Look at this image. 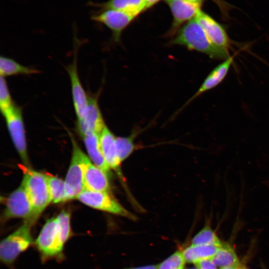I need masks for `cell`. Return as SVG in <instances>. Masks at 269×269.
I'll return each instance as SVG.
<instances>
[{
    "label": "cell",
    "instance_id": "9a60e30c",
    "mask_svg": "<svg viewBox=\"0 0 269 269\" xmlns=\"http://www.w3.org/2000/svg\"><path fill=\"white\" fill-rule=\"evenodd\" d=\"M116 137L106 126L100 134V142L105 160L111 169L117 172L121 179L123 178L121 169V163L116 143Z\"/></svg>",
    "mask_w": 269,
    "mask_h": 269
},
{
    "label": "cell",
    "instance_id": "603a6c76",
    "mask_svg": "<svg viewBox=\"0 0 269 269\" xmlns=\"http://www.w3.org/2000/svg\"><path fill=\"white\" fill-rule=\"evenodd\" d=\"M135 133L127 137H117L116 143L119 158L121 162L127 158L135 148L134 142Z\"/></svg>",
    "mask_w": 269,
    "mask_h": 269
},
{
    "label": "cell",
    "instance_id": "44dd1931",
    "mask_svg": "<svg viewBox=\"0 0 269 269\" xmlns=\"http://www.w3.org/2000/svg\"><path fill=\"white\" fill-rule=\"evenodd\" d=\"M51 203H58L68 200L65 181L52 175H47Z\"/></svg>",
    "mask_w": 269,
    "mask_h": 269
},
{
    "label": "cell",
    "instance_id": "f546056e",
    "mask_svg": "<svg viewBox=\"0 0 269 269\" xmlns=\"http://www.w3.org/2000/svg\"><path fill=\"white\" fill-rule=\"evenodd\" d=\"M159 265H151L148 266H144L142 267L131 268L128 269H158Z\"/></svg>",
    "mask_w": 269,
    "mask_h": 269
},
{
    "label": "cell",
    "instance_id": "ba28073f",
    "mask_svg": "<svg viewBox=\"0 0 269 269\" xmlns=\"http://www.w3.org/2000/svg\"><path fill=\"white\" fill-rule=\"evenodd\" d=\"M6 126L13 143L22 161L29 167L22 109L16 104L3 115Z\"/></svg>",
    "mask_w": 269,
    "mask_h": 269
},
{
    "label": "cell",
    "instance_id": "277c9868",
    "mask_svg": "<svg viewBox=\"0 0 269 269\" xmlns=\"http://www.w3.org/2000/svg\"><path fill=\"white\" fill-rule=\"evenodd\" d=\"M32 226V224L24 221L1 241L0 259L3 264L7 266L12 265L21 253L34 244L31 234Z\"/></svg>",
    "mask_w": 269,
    "mask_h": 269
},
{
    "label": "cell",
    "instance_id": "ac0fdd59",
    "mask_svg": "<svg viewBox=\"0 0 269 269\" xmlns=\"http://www.w3.org/2000/svg\"><path fill=\"white\" fill-rule=\"evenodd\" d=\"M88 5L99 8L100 10L113 9L129 12L136 15L146 9L145 0H109L102 3L89 1Z\"/></svg>",
    "mask_w": 269,
    "mask_h": 269
},
{
    "label": "cell",
    "instance_id": "4316f807",
    "mask_svg": "<svg viewBox=\"0 0 269 269\" xmlns=\"http://www.w3.org/2000/svg\"><path fill=\"white\" fill-rule=\"evenodd\" d=\"M182 252L185 262L189 263L194 264L197 262L195 256L194 247L193 245H191Z\"/></svg>",
    "mask_w": 269,
    "mask_h": 269
},
{
    "label": "cell",
    "instance_id": "e0dca14e",
    "mask_svg": "<svg viewBox=\"0 0 269 269\" xmlns=\"http://www.w3.org/2000/svg\"><path fill=\"white\" fill-rule=\"evenodd\" d=\"M81 137L92 162L105 172L108 177H111V168L107 164L101 149L100 134L89 132L82 135Z\"/></svg>",
    "mask_w": 269,
    "mask_h": 269
},
{
    "label": "cell",
    "instance_id": "836d02e7",
    "mask_svg": "<svg viewBox=\"0 0 269 269\" xmlns=\"http://www.w3.org/2000/svg\"><path fill=\"white\" fill-rule=\"evenodd\" d=\"M241 269H247L246 267H243V266H242L241 267Z\"/></svg>",
    "mask_w": 269,
    "mask_h": 269
},
{
    "label": "cell",
    "instance_id": "d4e9b609",
    "mask_svg": "<svg viewBox=\"0 0 269 269\" xmlns=\"http://www.w3.org/2000/svg\"><path fill=\"white\" fill-rule=\"evenodd\" d=\"M185 262L183 252L178 251L160 264L158 269H183Z\"/></svg>",
    "mask_w": 269,
    "mask_h": 269
},
{
    "label": "cell",
    "instance_id": "83f0119b",
    "mask_svg": "<svg viewBox=\"0 0 269 269\" xmlns=\"http://www.w3.org/2000/svg\"><path fill=\"white\" fill-rule=\"evenodd\" d=\"M219 7V9L224 17L229 15V11L231 9V5L224 0H211Z\"/></svg>",
    "mask_w": 269,
    "mask_h": 269
},
{
    "label": "cell",
    "instance_id": "f1b7e54d",
    "mask_svg": "<svg viewBox=\"0 0 269 269\" xmlns=\"http://www.w3.org/2000/svg\"><path fill=\"white\" fill-rule=\"evenodd\" d=\"M195 265L198 269H217L211 259L200 260Z\"/></svg>",
    "mask_w": 269,
    "mask_h": 269
},
{
    "label": "cell",
    "instance_id": "e575fe53",
    "mask_svg": "<svg viewBox=\"0 0 269 269\" xmlns=\"http://www.w3.org/2000/svg\"></svg>",
    "mask_w": 269,
    "mask_h": 269
},
{
    "label": "cell",
    "instance_id": "d6a6232c",
    "mask_svg": "<svg viewBox=\"0 0 269 269\" xmlns=\"http://www.w3.org/2000/svg\"><path fill=\"white\" fill-rule=\"evenodd\" d=\"M241 267H224L221 268L220 269H241Z\"/></svg>",
    "mask_w": 269,
    "mask_h": 269
},
{
    "label": "cell",
    "instance_id": "4fadbf2b",
    "mask_svg": "<svg viewBox=\"0 0 269 269\" xmlns=\"http://www.w3.org/2000/svg\"><path fill=\"white\" fill-rule=\"evenodd\" d=\"M66 70L68 74L71 88L73 107L77 119L83 116L88 102V93L84 90L78 73L77 50L73 61L67 66Z\"/></svg>",
    "mask_w": 269,
    "mask_h": 269
},
{
    "label": "cell",
    "instance_id": "2e32d148",
    "mask_svg": "<svg viewBox=\"0 0 269 269\" xmlns=\"http://www.w3.org/2000/svg\"><path fill=\"white\" fill-rule=\"evenodd\" d=\"M234 56H230L215 67L208 74L196 92L187 101L182 108L203 93L220 84L227 75L234 61Z\"/></svg>",
    "mask_w": 269,
    "mask_h": 269
},
{
    "label": "cell",
    "instance_id": "484cf974",
    "mask_svg": "<svg viewBox=\"0 0 269 269\" xmlns=\"http://www.w3.org/2000/svg\"><path fill=\"white\" fill-rule=\"evenodd\" d=\"M194 247L197 262L202 259H212L220 247L212 245H197Z\"/></svg>",
    "mask_w": 269,
    "mask_h": 269
},
{
    "label": "cell",
    "instance_id": "6da1fadb",
    "mask_svg": "<svg viewBox=\"0 0 269 269\" xmlns=\"http://www.w3.org/2000/svg\"><path fill=\"white\" fill-rule=\"evenodd\" d=\"M70 213L62 210L56 217L48 219L34 244L41 260L46 261L63 256L64 246L72 236Z\"/></svg>",
    "mask_w": 269,
    "mask_h": 269
},
{
    "label": "cell",
    "instance_id": "d6986e66",
    "mask_svg": "<svg viewBox=\"0 0 269 269\" xmlns=\"http://www.w3.org/2000/svg\"><path fill=\"white\" fill-rule=\"evenodd\" d=\"M39 72L37 69L22 65L12 59L2 56L0 57V74L3 77L19 75H30Z\"/></svg>",
    "mask_w": 269,
    "mask_h": 269
},
{
    "label": "cell",
    "instance_id": "9c48e42d",
    "mask_svg": "<svg viewBox=\"0 0 269 269\" xmlns=\"http://www.w3.org/2000/svg\"><path fill=\"white\" fill-rule=\"evenodd\" d=\"M137 15L135 13L116 9L99 10L91 18L96 22L106 26L112 32V39L118 42L123 30Z\"/></svg>",
    "mask_w": 269,
    "mask_h": 269
},
{
    "label": "cell",
    "instance_id": "52a82bcc",
    "mask_svg": "<svg viewBox=\"0 0 269 269\" xmlns=\"http://www.w3.org/2000/svg\"><path fill=\"white\" fill-rule=\"evenodd\" d=\"M71 160L65 181L68 200L76 199L85 189L84 184V162L86 154L74 139Z\"/></svg>",
    "mask_w": 269,
    "mask_h": 269
},
{
    "label": "cell",
    "instance_id": "30bf717a",
    "mask_svg": "<svg viewBox=\"0 0 269 269\" xmlns=\"http://www.w3.org/2000/svg\"><path fill=\"white\" fill-rule=\"evenodd\" d=\"M99 95V92L88 93V102L85 112L76 123L77 130L81 136L89 132L100 134L106 126L98 103Z\"/></svg>",
    "mask_w": 269,
    "mask_h": 269
},
{
    "label": "cell",
    "instance_id": "cb8c5ba5",
    "mask_svg": "<svg viewBox=\"0 0 269 269\" xmlns=\"http://www.w3.org/2000/svg\"><path fill=\"white\" fill-rule=\"evenodd\" d=\"M15 104L11 96L5 78H0V110L3 115Z\"/></svg>",
    "mask_w": 269,
    "mask_h": 269
},
{
    "label": "cell",
    "instance_id": "4dcf8cb0",
    "mask_svg": "<svg viewBox=\"0 0 269 269\" xmlns=\"http://www.w3.org/2000/svg\"><path fill=\"white\" fill-rule=\"evenodd\" d=\"M146 2V9L151 6L156 2H158L160 0H145Z\"/></svg>",
    "mask_w": 269,
    "mask_h": 269
},
{
    "label": "cell",
    "instance_id": "7402d4cb",
    "mask_svg": "<svg viewBox=\"0 0 269 269\" xmlns=\"http://www.w3.org/2000/svg\"><path fill=\"white\" fill-rule=\"evenodd\" d=\"M222 242L210 226L207 224L193 238L192 244L194 246L212 245L221 247Z\"/></svg>",
    "mask_w": 269,
    "mask_h": 269
},
{
    "label": "cell",
    "instance_id": "8fae6325",
    "mask_svg": "<svg viewBox=\"0 0 269 269\" xmlns=\"http://www.w3.org/2000/svg\"><path fill=\"white\" fill-rule=\"evenodd\" d=\"M173 16L172 26L167 35L174 36L185 22L194 18L201 10V4L186 0H165Z\"/></svg>",
    "mask_w": 269,
    "mask_h": 269
},
{
    "label": "cell",
    "instance_id": "1f68e13d",
    "mask_svg": "<svg viewBox=\"0 0 269 269\" xmlns=\"http://www.w3.org/2000/svg\"><path fill=\"white\" fill-rule=\"evenodd\" d=\"M186 0L188 1L189 2L199 3V4H202V0Z\"/></svg>",
    "mask_w": 269,
    "mask_h": 269
},
{
    "label": "cell",
    "instance_id": "7a4b0ae2",
    "mask_svg": "<svg viewBox=\"0 0 269 269\" xmlns=\"http://www.w3.org/2000/svg\"><path fill=\"white\" fill-rule=\"evenodd\" d=\"M170 43L202 53L213 59L225 60L230 56L212 43L195 18L181 27Z\"/></svg>",
    "mask_w": 269,
    "mask_h": 269
},
{
    "label": "cell",
    "instance_id": "8992f818",
    "mask_svg": "<svg viewBox=\"0 0 269 269\" xmlns=\"http://www.w3.org/2000/svg\"><path fill=\"white\" fill-rule=\"evenodd\" d=\"M2 218L4 221L13 218L22 219L32 225L37 221L30 200L22 183L7 198Z\"/></svg>",
    "mask_w": 269,
    "mask_h": 269
},
{
    "label": "cell",
    "instance_id": "7c38bea8",
    "mask_svg": "<svg viewBox=\"0 0 269 269\" xmlns=\"http://www.w3.org/2000/svg\"><path fill=\"white\" fill-rule=\"evenodd\" d=\"M212 43L220 49L229 52L231 40L224 27L201 10L195 17Z\"/></svg>",
    "mask_w": 269,
    "mask_h": 269
},
{
    "label": "cell",
    "instance_id": "3957f363",
    "mask_svg": "<svg viewBox=\"0 0 269 269\" xmlns=\"http://www.w3.org/2000/svg\"><path fill=\"white\" fill-rule=\"evenodd\" d=\"M21 183L28 195L37 220L51 203L47 174L26 167Z\"/></svg>",
    "mask_w": 269,
    "mask_h": 269
},
{
    "label": "cell",
    "instance_id": "ffe728a7",
    "mask_svg": "<svg viewBox=\"0 0 269 269\" xmlns=\"http://www.w3.org/2000/svg\"><path fill=\"white\" fill-rule=\"evenodd\" d=\"M211 259L215 265L220 268H239L242 266L234 250L230 245L224 243Z\"/></svg>",
    "mask_w": 269,
    "mask_h": 269
},
{
    "label": "cell",
    "instance_id": "5bb4252c",
    "mask_svg": "<svg viewBox=\"0 0 269 269\" xmlns=\"http://www.w3.org/2000/svg\"><path fill=\"white\" fill-rule=\"evenodd\" d=\"M86 155L84 162V184L85 189L94 191L110 192L109 177L95 165Z\"/></svg>",
    "mask_w": 269,
    "mask_h": 269
},
{
    "label": "cell",
    "instance_id": "5b68a950",
    "mask_svg": "<svg viewBox=\"0 0 269 269\" xmlns=\"http://www.w3.org/2000/svg\"><path fill=\"white\" fill-rule=\"evenodd\" d=\"M77 199L92 208L135 220L136 217L124 207L109 192L83 190Z\"/></svg>",
    "mask_w": 269,
    "mask_h": 269
}]
</instances>
